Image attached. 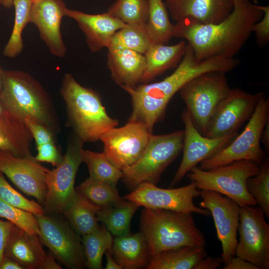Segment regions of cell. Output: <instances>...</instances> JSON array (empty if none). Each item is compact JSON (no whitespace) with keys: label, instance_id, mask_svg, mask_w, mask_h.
<instances>
[{"label":"cell","instance_id":"cell-40","mask_svg":"<svg viewBox=\"0 0 269 269\" xmlns=\"http://www.w3.org/2000/svg\"><path fill=\"white\" fill-rule=\"evenodd\" d=\"M24 123L34 139L36 146L54 141V133L48 128L30 118L25 119Z\"/></svg>","mask_w":269,"mask_h":269},{"label":"cell","instance_id":"cell-14","mask_svg":"<svg viewBox=\"0 0 269 269\" xmlns=\"http://www.w3.org/2000/svg\"><path fill=\"white\" fill-rule=\"evenodd\" d=\"M263 92L252 94L231 88L213 115L205 136L214 138L237 133L254 113Z\"/></svg>","mask_w":269,"mask_h":269},{"label":"cell","instance_id":"cell-42","mask_svg":"<svg viewBox=\"0 0 269 269\" xmlns=\"http://www.w3.org/2000/svg\"><path fill=\"white\" fill-rule=\"evenodd\" d=\"M259 6L264 11V14L261 19L254 24L252 33H254L259 46L264 47L269 41V6Z\"/></svg>","mask_w":269,"mask_h":269},{"label":"cell","instance_id":"cell-28","mask_svg":"<svg viewBox=\"0 0 269 269\" xmlns=\"http://www.w3.org/2000/svg\"><path fill=\"white\" fill-rule=\"evenodd\" d=\"M100 209L83 197L76 190L62 214L72 229L80 236L89 234L99 226L96 214Z\"/></svg>","mask_w":269,"mask_h":269},{"label":"cell","instance_id":"cell-26","mask_svg":"<svg viewBox=\"0 0 269 269\" xmlns=\"http://www.w3.org/2000/svg\"><path fill=\"white\" fill-rule=\"evenodd\" d=\"M112 252L118 264L125 269L146 267L150 258L146 241L140 232L116 236L113 239Z\"/></svg>","mask_w":269,"mask_h":269},{"label":"cell","instance_id":"cell-4","mask_svg":"<svg viewBox=\"0 0 269 269\" xmlns=\"http://www.w3.org/2000/svg\"><path fill=\"white\" fill-rule=\"evenodd\" d=\"M60 94L64 101L68 123L84 142L100 139L119 121L109 116L98 92L80 84L71 74L62 80Z\"/></svg>","mask_w":269,"mask_h":269},{"label":"cell","instance_id":"cell-24","mask_svg":"<svg viewBox=\"0 0 269 269\" xmlns=\"http://www.w3.org/2000/svg\"><path fill=\"white\" fill-rule=\"evenodd\" d=\"M32 138L23 120L0 109V150L18 157L31 156Z\"/></svg>","mask_w":269,"mask_h":269},{"label":"cell","instance_id":"cell-47","mask_svg":"<svg viewBox=\"0 0 269 269\" xmlns=\"http://www.w3.org/2000/svg\"><path fill=\"white\" fill-rule=\"evenodd\" d=\"M107 258L106 269H122L121 266L118 264L114 259L112 250H108L105 252Z\"/></svg>","mask_w":269,"mask_h":269},{"label":"cell","instance_id":"cell-15","mask_svg":"<svg viewBox=\"0 0 269 269\" xmlns=\"http://www.w3.org/2000/svg\"><path fill=\"white\" fill-rule=\"evenodd\" d=\"M151 134L142 124L128 121L124 126L109 130L100 140L103 144V152L122 170L140 158Z\"/></svg>","mask_w":269,"mask_h":269},{"label":"cell","instance_id":"cell-53","mask_svg":"<svg viewBox=\"0 0 269 269\" xmlns=\"http://www.w3.org/2000/svg\"><path fill=\"white\" fill-rule=\"evenodd\" d=\"M1 4V0H0V5Z\"/></svg>","mask_w":269,"mask_h":269},{"label":"cell","instance_id":"cell-19","mask_svg":"<svg viewBox=\"0 0 269 269\" xmlns=\"http://www.w3.org/2000/svg\"><path fill=\"white\" fill-rule=\"evenodd\" d=\"M67 9L62 0H39L32 3L30 10L29 22L37 27L51 54L60 58L67 52L60 29Z\"/></svg>","mask_w":269,"mask_h":269},{"label":"cell","instance_id":"cell-7","mask_svg":"<svg viewBox=\"0 0 269 269\" xmlns=\"http://www.w3.org/2000/svg\"><path fill=\"white\" fill-rule=\"evenodd\" d=\"M183 139V130L163 134H152L140 158L122 170L126 185L134 190L145 182L156 184L164 171L182 151Z\"/></svg>","mask_w":269,"mask_h":269},{"label":"cell","instance_id":"cell-6","mask_svg":"<svg viewBox=\"0 0 269 269\" xmlns=\"http://www.w3.org/2000/svg\"><path fill=\"white\" fill-rule=\"evenodd\" d=\"M261 165L256 162L241 160L207 170L195 166L186 175L198 190L219 193L242 207L257 205L247 190L246 183L249 178L258 174Z\"/></svg>","mask_w":269,"mask_h":269},{"label":"cell","instance_id":"cell-43","mask_svg":"<svg viewBox=\"0 0 269 269\" xmlns=\"http://www.w3.org/2000/svg\"><path fill=\"white\" fill-rule=\"evenodd\" d=\"M14 225L9 221L0 219V265L4 257V251Z\"/></svg>","mask_w":269,"mask_h":269},{"label":"cell","instance_id":"cell-31","mask_svg":"<svg viewBox=\"0 0 269 269\" xmlns=\"http://www.w3.org/2000/svg\"><path fill=\"white\" fill-rule=\"evenodd\" d=\"M82 240L86 266L90 269H102V258L108 250H112L113 239L104 224L83 236Z\"/></svg>","mask_w":269,"mask_h":269},{"label":"cell","instance_id":"cell-8","mask_svg":"<svg viewBox=\"0 0 269 269\" xmlns=\"http://www.w3.org/2000/svg\"><path fill=\"white\" fill-rule=\"evenodd\" d=\"M230 89L226 73L213 71L197 76L179 90L185 109L204 136L216 111Z\"/></svg>","mask_w":269,"mask_h":269},{"label":"cell","instance_id":"cell-10","mask_svg":"<svg viewBox=\"0 0 269 269\" xmlns=\"http://www.w3.org/2000/svg\"><path fill=\"white\" fill-rule=\"evenodd\" d=\"M84 143L74 134L61 162L55 168L49 170L46 179L47 192L42 206L45 214L62 213L75 194V177L83 162Z\"/></svg>","mask_w":269,"mask_h":269},{"label":"cell","instance_id":"cell-36","mask_svg":"<svg viewBox=\"0 0 269 269\" xmlns=\"http://www.w3.org/2000/svg\"><path fill=\"white\" fill-rule=\"evenodd\" d=\"M149 11L148 0H117L107 12L126 24L146 23Z\"/></svg>","mask_w":269,"mask_h":269},{"label":"cell","instance_id":"cell-25","mask_svg":"<svg viewBox=\"0 0 269 269\" xmlns=\"http://www.w3.org/2000/svg\"><path fill=\"white\" fill-rule=\"evenodd\" d=\"M186 46L184 41L172 45L152 44L144 54L145 66L139 83H149L179 64L185 53Z\"/></svg>","mask_w":269,"mask_h":269},{"label":"cell","instance_id":"cell-13","mask_svg":"<svg viewBox=\"0 0 269 269\" xmlns=\"http://www.w3.org/2000/svg\"><path fill=\"white\" fill-rule=\"evenodd\" d=\"M200 191L191 182L186 186L165 189L148 182L140 184L124 199L145 208L162 209L209 216L210 212L196 206L193 202L200 196Z\"/></svg>","mask_w":269,"mask_h":269},{"label":"cell","instance_id":"cell-38","mask_svg":"<svg viewBox=\"0 0 269 269\" xmlns=\"http://www.w3.org/2000/svg\"><path fill=\"white\" fill-rule=\"evenodd\" d=\"M0 218L7 219L29 234L39 235L40 230L34 214L1 200Z\"/></svg>","mask_w":269,"mask_h":269},{"label":"cell","instance_id":"cell-27","mask_svg":"<svg viewBox=\"0 0 269 269\" xmlns=\"http://www.w3.org/2000/svg\"><path fill=\"white\" fill-rule=\"evenodd\" d=\"M207 256L205 247L183 246L163 251L150 257L147 269H194Z\"/></svg>","mask_w":269,"mask_h":269},{"label":"cell","instance_id":"cell-29","mask_svg":"<svg viewBox=\"0 0 269 269\" xmlns=\"http://www.w3.org/2000/svg\"><path fill=\"white\" fill-rule=\"evenodd\" d=\"M138 207L135 203L123 199L116 205L99 209L96 216L111 234L121 236L130 233L131 220Z\"/></svg>","mask_w":269,"mask_h":269},{"label":"cell","instance_id":"cell-3","mask_svg":"<svg viewBox=\"0 0 269 269\" xmlns=\"http://www.w3.org/2000/svg\"><path fill=\"white\" fill-rule=\"evenodd\" d=\"M0 109L24 121L30 118L54 133L59 122L52 100L42 85L25 72L4 70Z\"/></svg>","mask_w":269,"mask_h":269},{"label":"cell","instance_id":"cell-21","mask_svg":"<svg viewBox=\"0 0 269 269\" xmlns=\"http://www.w3.org/2000/svg\"><path fill=\"white\" fill-rule=\"evenodd\" d=\"M66 16L77 23L92 52L108 48L115 33L126 25L107 12L93 14L67 8Z\"/></svg>","mask_w":269,"mask_h":269},{"label":"cell","instance_id":"cell-46","mask_svg":"<svg viewBox=\"0 0 269 269\" xmlns=\"http://www.w3.org/2000/svg\"><path fill=\"white\" fill-rule=\"evenodd\" d=\"M0 269H24V268L15 261L4 256L0 265Z\"/></svg>","mask_w":269,"mask_h":269},{"label":"cell","instance_id":"cell-44","mask_svg":"<svg viewBox=\"0 0 269 269\" xmlns=\"http://www.w3.org/2000/svg\"><path fill=\"white\" fill-rule=\"evenodd\" d=\"M222 269H259V268L249 261L237 256L233 257L229 263L224 265Z\"/></svg>","mask_w":269,"mask_h":269},{"label":"cell","instance_id":"cell-22","mask_svg":"<svg viewBox=\"0 0 269 269\" xmlns=\"http://www.w3.org/2000/svg\"><path fill=\"white\" fill-rule=\"evenodd\" d=\"M49 254L45 252L37 235L14 226L4 251V256L19 263L24 269H46Z\"/></svg>","mask_w":269,"mask_h":269},{"label":"cell","instance_id":"cell-41","mask_svg":"<svg viewBox=\"0 0 269 269\" xmlns=\"http://www.w3.org/2000/svg\"><path fill=\"white\" fill-rule=\"evenodd\" d=\"M36 149L37 153L34 157L39 162H47L56 167L62 159L63 156L60 154L55 141L37 145Z\"/></svg>","mask_w":269,"mask_h":269},{"label":"cell","instance_id":"cell-5","mask_svg":"<svg viewBox=\"0 0 269 269\" xmlns=\"http://www.w3.org/2000/svg\"><path fill=\"white\" fill-rule=\"evenodd\" d=\"M140 230L150 257L183 246L206 245L204 235L190 213L144 208L141 214Z\"/></svg>","mask_w":269,"mask_h":269},{"label":"cell","instance_id":"cell-18","mask_svg":"<svg viewBox=\"0 0 269 269\" xmlns=\"http://www.w3.org/2000/svg\"><path fill=\"white\" fill-rule=\"evenodd\" d=\"M49 170L33 156L18 157L0 150V171L20 190L35 198L42 206L47 192L46 179Z\"/></svg>","mask_w":269,"mask_h":269},{"label":"cell","instance_id":"cell-51","mask_svg":"<svg viewBox=\"0 0 269 269\" xmlns=\"http://www.w3.org/2000/svg\"><path fill=\"white\" fill-rule=\"evenodd\" d=\"M253 3L255 4H257L258 3L259 0H250Z\"/></svg>","mask_w":269,"mask_h":269},{"label":"cell","instance_id":"cell-11","mask_svg":"<svg viewBox=\"0 0 269 269\" xmlns=\"http://www.w3.org/2000/svg\"><path fill=\"white\" fill-rule=\"evenodd\" d=\"M35 216L40 230L39 237L54 257L68 269L86 267L82 240L69 223L52 214Z\"/></svg>","mask_w":269,"mask_h":269},{"label":"cell","instance_id":"cell-2","mask_svg":"<svg viewBox=\"0 0 269 269\" xmlns=\"http://www.w3.org/2000/svg\"><path fill=\"white\" fill-rule=\"evenodd\" d=\"M235 58L215 57L199 60L187 43L185 53L175 71L162 80L124 87L131 98L132 111L128 121L144 125L152 133L155 125L164 118L168 105L175 94L188 81L202 73H227L238 65Z\"/></svg>","mask_w":269,"mask_h":269},{"label":"cell","instance_id":"cell-1","mask_svg":"<svg viewBox=\"0 0 269 269\" xmlns=\"http://www.w3.org/2000/svg\"><path fill=\"white\" fill-rule=\"evenodd\" d=\"M264 11L250 0H233L231 13L217 23L202 24L184 19L174 24L173 37L185 39L195 57L234 58L252 33L254 24Z\"/></svg>","mask_w":269,"mask_h":269},{"label":"cell","instance_id":"cell-20","mask_svg":"<svg viewBox=\"0 0 269 269\" xmlns=\"http://www.w3.org/2000/svg\"><path fill=\"white\" fill-rule=\"evenodd\" d=\"M172 18H188L202 24L217 23L232 12L233 0H165Z\"/></svg>","mask_w":269,"mask_h":269},{"label":"cell","instance_id":"cell-33","mask_svg":"<svg viewBox=\"0 0 269 269\" xmlns=\"http://www.w3.org/2000/svg\"><path fill=\"white\" fill-rule=\"evenodd\" d=\"M75 189L90 203L100 209L116 205L123 199L116 185L86 179Z\"/></svg>","mask_w":269,"mask_h":269},{"label":"cell","instance_id":"cell-12","mask_svg":"<svg viewBox=\"0 0 269 269\" xmlns=\"http://www.w3.org/2000/svg\"><path fill=\"white\" fill-rule=\"evenodd\" d=\"M265 217L259 206L241 207L235 256L259 269H269V225Z\"/></svg>","mask_w":269,"mask_h":269},{"label":"cell","instance_id":"cell-50","mask_svg":"<svg viewBox=\"0 0 269 269\" xmlns=\"http://www.w3.org/2000/svg\"><path fill=\"white\" fill-rule=\"evenodd\" d=\"M3 72L4 70L2 69L0 64V91L2 84Z\"/></svg>","mask_w":269,"mask_h":269},{"label":"cell","instance_id":"cell-52","mask_svg":"<svg viewBox=\"0 0 269 269\" xmlns=\"http://www.w3.org/2000/svg\"><path fill=\"white\" fill-rule=\"evenodd\" d=\"M38 0H32V3H33V2H36V1H38Z\"/></svg>","mask_w":269,"mask_h":269},{"label":"cell","instance_id":"cell-16","mask_svg":"<svg viewBox=\"0 0 269 269\" xmlns=\"http://www.w3.org/2000/svg\"><path fill=\"white\" fill-rule=\"evenodd\" d=\"M199 207L208 210L212 215L217 236L222 248L224 265L235 256L241 207L233 200L217 192L201 190Z\"/></svg>","mask_w":269,"mask_h":269},{"label":"cell","instance_id":"cell-49","mask_svg":"<svg viewBox=\"0 0 269 269\" xmlns=\"http://www.w3.org/2000/svg\"><path fill=\"white\" fill-rule=\"evenodd\" d=\"M13 0H1V4L5 7L9 8L13 5Z\"/></svg>","mask_w":269,"mask_h":269},{"label":"cell","instance_id":"cell-45","mask_svg":"<svg viewBox=\"0 0 269 269\" xmlns=\"http://www.w3.org/2000/svg\"><path fill=\"white\" fill-rule=\"evenodd\" d=\"M223 264L222 258H213L206 256L201 259L194 269H216Z\"/></svg>","mask_w":269,"mask_h":269},{"label":"cell","instance_id":"cell-48","mask_svg":"<svg viewBox=\"0 0 269 269\" xmlns=\"http://www.w3.org/2000/svg\"><path fill=\"white\" fill-rule=\"evenodd\" d=\"M261 141L263 143L266 152H269V120L266 124L261 134Z\"/></svg>","mask_w":269,"mask_h":269},{"label":"cell","instance_id":"cell-9","mask_svg":"<svg viewBox=\"0 0 269 269\" xmlns=\"http://www.w3.org/2000/svg\"><path fill=\"white\" fill-rule=\"evenodd\" d=\"M269 120V99L264 95L242 133L216 153L200 162L198 167L207 170L241 160L261 165L267 157L261 146V137Z\"/></svg>","mask_w":269,"mask_h":269},{"label":"cell","instance_id":"cell-32","mask_svg":"<svg viewBox=\"0 0 269 269\" xmlns=\"http://www.w3.org/2000/svg\"><path fill=\"white\" fill-rule=\"evenodd\" d=\"M145 24H126L113 35L108 49H127L144 54L152 44Z\"/></svg>","mask_w":269,"mask_h":269},{"label":"cell","instance_id":"cell-34","mask_svg":"<svg viewBox=\"0 0 269 269\" xmlns=\"http://www.w3.org/2000/svg\"><path fill=\"white\" fill-rule=\"evenodd\" d=\"M83 161L88 167L89 177L92 179L116 186L122 178V170L113 164L104 152L84 149Z\"/></svg>","mask_w":269,"mask_h":269},{"label":"cell","instance_id":"cell-30","mask_svg":"<svg viewBox=\"0 0 269 269\" xmlns=\"http://www.w3.org/2000/svg\"><path fill=\"white\" fill-rule=\"evenodd\" d=\"M149 11L145 24L152 44H166L173 37L174 25L170 21L168 10L162 0H148Z\"/></svg>","mask_w":269,"mask_h":269},{"label":"cell","instance_id":"cell-23","mask_svg":"<svg viewBox=\"0 0 269 269\" xmlns=\"http://www.w3.org/2000/svg\"><path fill=\"white\" fill-rule=\"evenodd\" d=\"M145 66L144 54L127 49H108V68L113 80L122 88L137 85Z\"/></svg>","mask_w":269,"mask_h":269},{"label":"cell","instance_id":"cell-37","mask_svg":"<svg viewBox=\"0 0 269 269\" xmlns=\"http://www.w3.org/2000/svg\"><path fill=\"white\" fill-rule=\"evenodd\" d=\"M249 194L256 201L265 217H269V158L266 157L259 172L246 183Z\"/></svg>","mask_w":269,"mask_h":269},{"label":"cell","instance_id":"cell-17","mask_svg":"<svg viewBox=\"0 0 269 269\" xmlns=\"http://www.w3.org/2000/svg\"><path fill=\"white\" fill-rule=\"evenodd\" d=\"M181 118L185 128L182 150L183 155L171 182V187L180 182L191 169L216 153L238 134L237 132L220 137L208 138L198 131L186 109H183Z\"/></svg>","mask_w":269,"mask_h":269},{"label":"cell","instance_id":"cell-35","mask_svg":"<svg viewBox=\"0 0 269 269\" xmlns=\"http://www.w3.org/2000/svg\"><path fill=\"white\" fill-rule=\"evenodd\" d=\"M32 4V0H13L14 23L9 40L3 49V54L5 56L14 58L22 52L23 49L22 33L24 27L29 23Z\"/></svg>","mask_w":269,"mask_h":269},{"label":"cell","instance_id":"cell-39","mask_svg":"<svg viewBox=\"0 0 269 269\" xmlns=\"http://www.w3.org/2000/svg\"><path fill=\"white\" fill-rule=\"evenodd\" d=\"M0 200L30 212L35 215L44 214L42 206L29 200L12 187L0 171Z\"/></svg>","mask_w":269,"mask_h":269}]
</instances>
